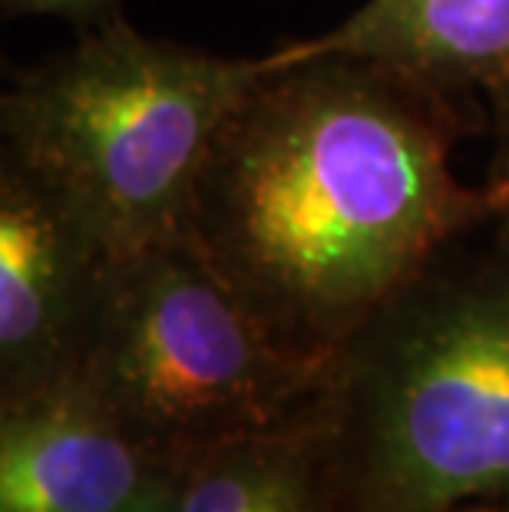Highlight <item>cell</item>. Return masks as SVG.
<instances>
[{
    "label": "cell",
    "mask_w": 509,
    "mask_h": 512,
    "mask_svg": "<svg viewBox=\"0 0 509 512\" xmlns=\"http://www.w3.org/2000/svg\"><path fill=\"white\" fill-rule=\"evenodd\" d=\"M328 364L288 351L192 235L116 261L80 384L159 460L318 410Z\"/></svg>",
    "instance_id": "cell-4"
},
{
    "label": "cell",
    "mask_w": 509,
    "mask_h": 512,
    "mask_svg": "<svg viewBox=\"0 0 509 512\" xmlns=\"http://www.w3.org/2000/svg\"><path fill=\"white\" fill-rule=\"evenodd\" d=\"M116 261L70 195L0 149V407L80 377Z\"/></svg>",
    "instance_id": "cell-5"
},
{
    "label": "cell",
    "mask_w": 509,
    "mask_h": 512,
    "mask_svg": "<svg viewBox=\"0 0 509 512\" xmlns=\"http://www.w3.org/2000/svg\"><path fill=\"white\" fill-rule=\"evenodd\" d=\"M328 512L509 506V235L440 248L331 354L314 410Z\"/></svg>",
    "instance_id": "cell-2"
},
{
    "label": "cell",
    "mask_w": 509,
    "mask_h": 512,
    "mask_svg": "<svg viewBox=\"0 0 509 512\" xmlns=\"http://www.w3.org/2000/svg\"><path fill=\"white\" fill-rule=\"evenodd\" d=\"M486 96H490V133H493V162L486 185H490L496 202H500L496 228L509 235V76L500 86H493Z\"/></svg>",
    "instance_id": "cell-10"
},
{
    "label": "cell",
    "mask_w": 509,
    "mask_h": 512,
    "mask_svg": "<svg viewBox=\"0 0 509 512\" xmlns=\"http://www.w3.org/2000/svg\"><path fill=\"white\" fill-rule=\"evenodd\" d=\"M176 476L80 380L0 407V512H129Z\"/></svg>",
    "instance_id": "cell-6"
},
{
    "label": "cell",
    "mask_w": 509,
    "mask_h": 512,
    "mask_svg": "<svg viewBox=\"0 0 509 512\" xmlns=\"http://www.w3.org/2000/svg\"><path fill=\"white\" fill-rule=\"evenodd\" d=\"M262 57L143 37L129 20L17 70L0 149L70 195L116 255L192 235L199 172Z\"/></svg>",
    "instance_id": "cell-3"
},
{
    "label": "cell",
    "mask_w": 509,
    "mask_h": 512,
    "mask_svg": "<svg viewBox=\"0 0 509 512\" xmlns=\"http://www.w3.org/2000/svg\"><path fill=\"white\" fill-rule=\"evenodd\" d=\"M176 512H328L314 413L192 456L176 479Z\"/></svg>",
    "instance_id": "cell-8"
},
{
    "label": "cell",
    "mask_w": 509,
    "mask_h": 512,
    "mask_svg": "<svg viewBox=\"0 0 509 512\" xmlns=\"http://www.w3.org/2000/svg\"><path fill=\"white\" fill-rule=\"evenodd\" d=\"M176 479H172V483H166L162 489H156L153 496L143 499V503L133 506L129 512H176Z\"/></svg>",
    "instance_id": "cell-11"
},
{
    "label": "cell",
    "mask_w": 509,
    "mask_h": 512,
    "mask_svg": "<svg viewBox=\"0 0 509 512\" xmlns=\"http://www.w3.org/2000/svg\"><path fill=\"white\" fill-rule=\"evenodd\" d=\"M447 512H509L503 506H493V503H463L457 509H447Z\"/></svg>",
    "instance_id": "cell-12"
},
{
    "label": "cell",
    "mask_w": 509,
    "mask_h": 512,
    "mask_svg": "<svg viewBox=\"0 0 509 512\" xmlns=\"http://www.w3.org/2000/svg\"><path fill=\"white\" fill-rule=\"evenodd\" d=\"M473 96L357 57L272 60L222 123L189 232L288 351L328 364L427 261L500 219L450 152Z\"/></svg>",
    "instance_id": "cell-1"
},
{
    "label": "cell",
    "mask_w": 509,
    "mask_h": 512,
    "mask_svg": "<svg viewBox=\"0 0 509 512\" xmlns=\"http://www.w3.org/2000/svg\"><path fill=\"white\" fill-rule=\"evenodd\" d=\"M0 14L7 20L30 14L63 17L77 27V34H86L123 20V0H0Z\"/></svg>",
    "instance_id": "cell-9"
},
{
    "label": "cell",
    "mask_w": 509,
    "mask_h": 512,
    "mask_svg": "<svg viewBox=\"0 0 509 512\" xmlns=\"http://www.w3.org/2000/svg\"><path fill=\"white\" fill-rule=\"evenodd\" d=\"M268 57H357L443 93H490L509 76V0H364L331 30Z\"/></svg>",
    "instance_id": "cell-7"
}]
</instances>
